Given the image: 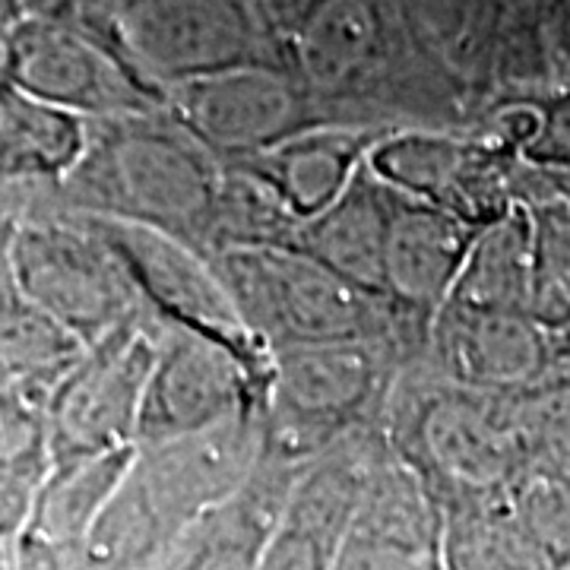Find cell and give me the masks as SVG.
I'll list each match as a JSON object with an SVG mask.
<instances>
[{
	"mask_svg": "<svg viewBox=\"0 0 570 570\" xmlns=\"http://www.w3.org/2000/svg\"><path fill=\"white\" fill-rule=\"evenodd\" d=\"M279 67L324 124L479 130L485 108L409 0H257Z\"/></svg>",
	"mask_w": 570,
	"mask_h": 570,
	"instance_id": "obj_1",
	"label": "cell"
},
{
	"mask_svg": "<svg viewBox=\"0 0 570 570\" xmlns=\"http://www.w3.org/2000/svg\"><path fill=\"white\" fill-rule=\"evenodd\" d=\"M264 419L245 415L190 438L134 450L99 523L58 570H156L184 535L228 504L264 466Z\"/></svg>",
	"mask_w": 570,
	"mask_h": 570,
	"instance_id": "obj_2",
	"label": "cell"
},
{
	"mask_svg": "<svg viewBox=\"0 0 570 570\" xmlns=\"http://www.w3.org/2000/svg\"><path fill=\"white\" fill-rule=\"evenodd\" d=\"M223 163L168 108L92 121L82 163L51 197L61 209L175 235L213 257Z\"/></svg>",
	"mask_w": 570,
	"mask_h": 570,
	"instance_id": "obj_3",
	"label": "cell"
},
{
	"mask_svg": "<svg viewBox=\"0 0 570 570\" xmlns=\"http://www.w3.org/2000/svg\"><path fill=\"white\" fill-rule=\"evenodd\" d=\"M3 279L89 346L146 311L102 223L45 184H3Z\"/></svg>",
	"mask_w": 570,
	"mask_h": 570,
	"instance_id": "obj_4",
	"label": "cell"
},
{
	"mask_svg": "<svg viewBox=\"0 0 570 570\" xmlns=\"http://www.w3.org/2000/svg\"><path fill=\"white\" fill-rule=\"evenodd\" d=\"M422 355L403 340H340L269 352L264 448L269 463L298 469L343 441L384 428L403 367Z\"/></svg>",
	"mask_w": 570,
	"mask_h": 570,
	"instance_id": "obj_5",
	"label": "cell"
},
{
	"mask_svg": "<svg viewBox=\"0 0 570 570\" xmlns=\"http://www.w3.org/2000/svg\"><path fill=\"white\" fill-rule=\"evenodd\" d=\"M384 434L444 510L504 498L527 463L504 396L460 387L434 374L422 355L396 381Z\"/></svg>",
	"mask_w": 570,
	"mask_h": 570,
	"instance_id": "obj_6",
	"label": "cell"
},
{
	"mask_svg": "<svg viewBox=\"0 0 570 570\" xmlns=\"http://www.w3.org/2000/svg\"><path fill=\"white\" fill-rule=\"evenodd\" d=\"M80 26L163 96L238 67H279L257 0H96Z\"/></svg>",
	"mask_w": 570,
	"mask_h": 570,
	"instance_id": "obj_7",
	"label": "cell"
},
{
	"mask_svg": "<svg viewBox=\"0 0 570 570\" xmlns=\"http://www.w3.org/2000/svg\"><path fill=\"white\" fill-rule=\"evenodd\" d=\"M216 261L266 352L340 340H403L419 352L425 348V336L393 307L358 292L298 247L225 250Z\"/></svg>",
	"mask_w": 570,
	"mask_h": 570,
	"instance_id": "obj_8",
	"label": "cell"
},
{
	"mask_svg": "<svg viewBox=\"0 0 570 570\" xmlns=\"http://www.w3.org/2000/svg\"><path fill=\"white\" fill-rule=\"evenodd\" d=\"M3 86L86 121L163 111L165 96L96 32L55 20L0 22Z\"/></svg>",
	"mask_w": 570,
	"mask_h": 570,
	"instance_id": "obj_9",
	"label": "cell"
},
{
	"mask_svg": "<svg viewBox=\"0 0 570 570\" xmlns=\"http://www.w3.org/2000/svg\"><path fill=\"white\" fill-rule=\"evenodd\" d=\"M159 333L163 321L142 311L89 346L48 409L55 460L137 448Z\"/></svg>",
	"mask_w": 570,
	"mask_h": 570,
	"instance_id": "obj_10",
	"label": "cell"
},
{
	"mask_svg": "<svg viewBox=\"0 0 570 570\" xmlns=\"http://www.w3.org/2000/svg\"><path fill=\"white\" fill-rule=\"evenodd\" d=\"M520 165L523 159L489 130H403L371 156L381 181L444 209L475 232L517 206Z\"/></svg>",
	"mask_w": 570,
	"mask_h": 570,
	"instance_id": "obj_11",
	"label": "cell"
},
{
	"mask_svg": "<svg viewBox=\"0 0 570 570\" xmlns=\"http://www.w3.org/2000/svg\"><path fill=\"white\" fill-rule=\"evenodd\" d=\"M269 374L219 340L163 324L137 448L190 438L264 412Z\"/></svg>",
	"mask_w": 570,
	"mask_h": 570,
	"instance_id": "obj_12",
	"label": "cell"
},
{
	"mask_svg": "<svg viewBox=\"0 0 570 570\" xmlns=\"http://www.w3.org/2000/svg\"><path fill=\"white\" fill-rule=\"evenodd\" d=\"M99 223L130 269L149 314L168 326L219 340L269 374L273 358L250 333L216 257L165 232L105 219Z\"/></svg>",
	"mask_w": 570,
	"mask_h": 570,
	"instance_id": "obj_13",
	"label": "cell"
},
{
	"mask_svg": "<svg viewBox=\"0 0 570 570\" xmlns=\"http://www.w3.org/2000/svg\"><path fill=\"white\" fill-rule=\"evenodd\" d=\"M165 108L219 163H250L285 140L324 127L317 105L283 67H238L168 89Z\"/></svg>",
	"mask_w": 570,
	"mask_h": 570,
	"instance_id": "obj_14",
	"label": "cell"
},
{
	"mask_svg": "<svg viewBox=\"0 0 570 570\" xmlns=\"http://www.w3.org/2000/svg\"><path fill=\"white\" fill-rule=\"evenodd\" d=\"M422 362L460 387L513 396L570 371V333L532 314L448 305L428 330Z\"/></svg>",
	"mask_w": 570,
	"mask_h": 570,
	"instance_id": "obj_15",
	"label": "cell"
},
{
	"mask_svg": "<svg viewBox=\"0 0 570 570\" xmlns=\"http://www.w3.org/2000/svg\"><path fill=\"white\" fill-rule=\"evenodd\" d=\"M472 242V225L387 184L384 298L425 340L456 292Z\"/></svg>",
	"mask_w": 570,
	"mask_h": 570,
	"instance_id": "obj_16",
	"label": "cell"
},
{
	"mask_svg": "<svg viewBox=\"0 0 570 570\" xmlns=\"http://www.w3.org/2000/svg\"><path fill=\"white\" fill-rule=\"evenodd\" d=\"M387 137L393 134L324 124L285 140L247 165H254L283 194V200L302 223H311L336 200H343V194L371 163L374 149Z\"/></svg>",
	"mask_w": 570,
	"mask_h": 570,
	"instance_id": "obj_17",
	"label": "cell"
},
{
	"mask_svg": "<svg viewBox=\"0 0 570 570\" xmlns=\"http://www.w3.org/2000/svg\"><path fill=\"white\" fill-rule=\"evenodd\" d=\"M295 472L264 460L245 489L184 535L165 570H261Z\"/></svg>",
	"mask_w": 570,
	"mask_h": 570,
	"instance_id": "obj_18",
	"label": "cell"
},
{
	"mask_svg": "<svg viewBox=\"0 0 570 570\" xmlns=\"http://www.w3.org/2000/svg\"><path fill=\"white\" fill-rule=\"evenodd\" d=\"M134 450L55 460L29 523L10 549H32L48 558H61L77 549L121 489L124 475L134 463Z\"/></svg>",
	"mask_w": 570,
	"mask_h": 570,
	"instance_id": "obj_19",
	"label": "cell"
},
{
	"mask_svg": "<svg viewBox=\"0 0 570 570\" xmlns=\"http://www.w3.org/2000/svg\"><path fill=\"white\" fill-rule=\"evenodd\" d=\"M298 250L324 264L330 273L384 302V250H387V184L374 175L371 163L317 219L302 225Z\"/></svg>",
	"mask_w": 570,
	"mask_h": 570,
	"instance_id": "obj_20",
	"label": "cell"
},
{
	"mask_svg": "<svg viewBox=\"0 0 570 570\" xmlns=\"http://www.w3.org/2000/svg\"><path fill=\"white\" fill-rule=\"evenodd\" d=\"M89 343L58 317L32 305L3 279L0 311V393L51 409L63 381L80 365Z\"/></svg>",
	"mask_w": 570,
	"mask_h": 570,
	"instance_id": "obj_21",
	"label": "cell"
},
{
	"mask_svg": "<svg viewBox=\"0 0 570 570\" xmlns=\"http://www.w3.org/2000/svg\"><path fill=\"white\" fill-rule=\"evenodd\" d=\"M92 121L0 82V181L58 187L82 163Z\"/></svg>",
	"mask_w": 570,
	"mask_h": 570,
	"instance_id": "obj_22",
	"label": "cell"
},
{
	"mask_svg": "<svg viewBox=\"0 0 570 570\" xmlns=\"http://www.w3.org/2000/svg\"><path fill=\"white\" fill-rule=\"evenodd\" d=\"M450 305L475 311L532 314L535 307V228L530 209L517 204L475 232L466 266Z\"/></svg>",
	"mask_w": 570,
	"mask_h": 570,
	"instance_id": "obj_23",
	"label": "cell"
},
{
	"mask_svg": "<svg viewBox=\"0 0 570 570\" xmlns=\"http://www.w3.org/2000/svg\"><path fill=\"white\" fill-rule=\"evenodd\" d=\"M55 466L48 409L0 393V542L10 549L26 530L36 498Z\"/></svg>",
	"mask_w": 570,
	"mask_h": 570,
	"instance_id": "obj_24",
	"label": "cell"
},
{
	"mask_svg": "<svg viewBox=\"0 0 570 570\" xmlns=\"http://www.w3.org/2000/svg\"><path fill=\"white\" fill-rule=\"evenodd\" d=\"M444 570H554L510 498L466 501L444 510Z\"/></svg>",
	"mask_w": 570,
	"mask_h": 570,
	"instance_id": "obj_25",
	"label": "cell"
},
{
	"mask_svg": "<svg viewBox=\"0 0 570 570\" xmlns=\"http://www.w3.org/2000/svg\"><path fill=\"white\" fill-rule=\"evenodd\" d=\"M302 219L285 204L283 194L247 163H223V184L216 197L209 250H257V247H295Z\"/></svg>",
	"mask_w": 570,
	"mask_h": 570,
	"instance_id": "obj_26",
	"label": "cell"
},
{
	"mask_svg": "<svg viewBox=\"0 0 570 570\" xmlns=\"http://www.w3.org/2000/svg\"><path fill=\"white\" fill-rule=\"evenodd\" d=\"M508 498L554 570L570 568V463L527 460Z\"/></svg>",
	"mask_w": 570,
	"mask_h": 570,
	"instance_id": "obj_27",
	"label": "cell"
},
{
	"mask_svg": "<svg viewBox=\"0 0 570 570\" xmlns=\"http://www.w3.org/2000/svg\"><path fill=\"white\" fill-rule=\"evenodd\" d=\"M504 406L527 460L570 463V371L504 396Z\"/></svg>",
	"mask_w": 570,
	"mask_h": 570,
	"instance_id": "obj_28",
	"label": "cell"
},
{
	"mask_svg": "<svg viewBox=\"0 0 570 570\" xmlns=\"http://www.w3.org/2000/svg\"><path fill=\"white\" fill-rule=\"evenodd\" d=\"M532 134L523 163L546 171H570V77L549 96L532 99Z\"/></svg>",
	"mask_w": 570,
	"mask_h": 570,
	"instance_id": "obj_29",
	"label": "cell"
},
{
	"mask_svg": "<svg viewBox=\"0 0 570 570\" xmlns=\"http://www.w3.org/2000/svg\"><path fill=\"white\" fill-rule=\"evenodd\" d=\"M336 570H444L441 551L409 549L393 542H377L365 535H348Z\"/></svg>",
	"mask_w": 570,
	"mask_h": 570,
	"instance_id": "obj_30",
	"label": "cell"
},
{
	"mask_svg": "<svg viewBox=\"0 0 570 570\" xmlns=\"http://www.w3.org/2000/svg\"><path fill=\"white\" fill-rule=\"evenodd\" d=\"M96 0H3V22L55 20L80 26Z\"/></svg>",
	"mask_w": 570,
	"mask_h": 570,
	"instance_id": "obj_31",
	"label": "cell"
},
{
	"mask_svg": "<svg viewBox=\"0 0 570 570\" xmlns=\"http://www.w3.org/2000/svg\"><path fill=\"white\" fill-rule=\"evenodd\" d=\"M3 570H55V564L39 551L10 549L3 551Z\"/></svg>",
	"mask_w": 570,
	"mask_h": 570,
	"instance_id": "obj_32",
	"label": "cell"
},
{
	"mask_svg": "<svg viewBox=\"0 0 570 570\" xmlns=\"http://www.w3.org/2000/svg\"><path fill=\"white\" fill-rule=\"evenodd\" d=\"M165 564H168V561H165ZM165 564H159V568H156V570H165Z\"/></svg>",
	"mask_w": 570,
	"mask_h": 570,
	"instance_id": "obj_33",
	"label": "cell"
},
{
	"mask_svg": "<svg viewBox=\"0 0 570 570\" xmlns=\"http://www.w3.org/2000/svg\"><path fill=\"white\" fill-rule=\"evenodd\" d=\"M564 570H570V568H564Z\"/></svg>",
	"mask_w": 570,
	"mask_h": 570,
	"instance_id": "obj_34",
	"label": "cell"
}]
</instances>
